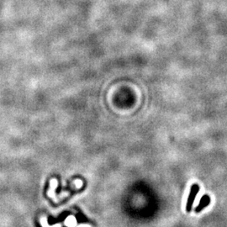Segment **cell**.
I'll return each mask as SVG.
<instances>
[{
  "instance_id": "obj_1",
  "label": "cell",
  "mask_w": 227,
  "mask_h": 227,
  "mask_svg": "<svg viewBox=\"0 0 227 227\" xmlns=\"http://www.w3.org/2000/svg\"><path fill=\"white\" fill-rule=\"evenodd\" d=\"M199 190H200V187L197 184H194L192 186L191 190H190V194H189V196H188V204H187V211H188V212L191 210L192 205H193L194 200H195L196 195L199 193Z\"/></svg>"
},
{
  "instance_id": "obj_2",
  "label": "cell",
  "mask_w": 227,
  "mask_h": 227,
  "mask_svg": "<svg viewBox=\"0 0 227 227\" xmlns=\"http://www.w3.org/2000/svg\"><path fill=\"white\" fill-rule=\"evenodd\" d=\"M210 197L207 196V195H205V196L201 199V200H200V205H199V207L196 209V211H197V212H200V210H202V209H204L205 207H206L207 205L210 204Z\"/></svg>"
},
{
  "instance_id": "obj_3",
  "label": "cell",
  "mask_w": 227,
  "mask_h": 227,
  "mask_svg": "<svg viewBox=\"0 0 227 227\" xmlns=\"http://www.w3.org/2000/svg\"><path fill=\"white\" fill-rule=\"evenodd\" d=\"M75 223H76V221H75V219L72 218V217L68 218V220L67 221V224L69 226H75Z\"/></svg>"
},
{
  "instance_id": "obj_4",
  "label": "cell",
  "mask_w": 227,
  "mask_h": 227,
  "mask_svg": "<svg viewBox=\"0 0 227 227\" xmlns=\"http://www.w3.org/2000/svg\"><path fill=\"white\" fill-rule=\"evenodd\" d=\"M80 227H89V226H80Z\"/></svg>"
}]
</instances>
